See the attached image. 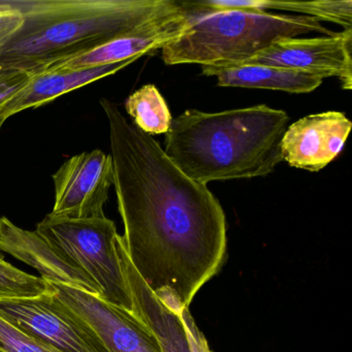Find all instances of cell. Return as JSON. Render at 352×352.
<instances>
[{"label": "cell", "mask_w": 352, "mask_h": 352, "mask_svg": "<svg viewBox=\"0 0 352 352\" xmlns=\"http://www.w3.org/2000/svg\"><path fill=\"white\" fill-rule=\"evenodd\" d=\"M100 104L109 123L113 185L129 261L160 300L188 309L223 263V209L207 185L187 177L114 102L102 98Z\"/></svg>", "instance_id": "obj_1"}, {"label": "cell", "mask_w": 352, "mask_h": 352, "mask_svg": "<svg viewBox=\"0 0 352 352\" xmlns=\"http://www.w3.org/2000/svg\"><path fill=\"white\" fill-rule=\"evenodd\" d=\"M13 1L24 22L0 48V67L32 76L183 11L174 0Z\"/></svg>", "instance_id": "obj_2"}, {"label": "cell", "mask_w": 352, "mask_h": 352, "mask_svg": "<svg viewBox=\"0 0 352 352\" xmlns=\"http://www.w3.org/2000/svg\"><path fill=\"white\" fill-rule=\"evenodd\" d=\"M288 120L286 112L265 104L218 113L185 111L173 119L164 150L201 184L267 176L282 162Z\"/></svg>", "instance_id": "obj_3"}, {"label": "cell", "mask_w": 352, "mask_h": 352, "mask_svg": "<svg viewBox=\"0 0 352 352\" xmlns=\"http://www.w3.org/2000/svg\"><path fill=\"white\" fill-rule=\"evenodd\" d=\"M186 11L180 34L162 50L168 65H199L201 73L236 67L280 38L335 32L313 18L249 10H211L180 1Z\"/></svg>", "instance_id": "obj_4"}, {"label": "cell", "mask_w": 352, "mask_h": 352, "mask_svg": "<svg viewBox=\"0 0 352 352\" xmlns=\"http://www.w3.org/2000/svg\"><path fill=\"white\" fill-rule=\"evenodd\" d=\"M36 230L89 276L100 289V298L133 312L131 288L118 252L120 234L114 221L106 216L59 219L47 215Z\"/></svg>", "instance_id": "obj_5"}, {"label": "cell", "mask_w": 352, "mask_h": 352, "mask_svg": "<svg viewBox=\"0 0 352 352\" xmlns=\"http://www.w3.org/2000/svg\"><path fill=\"white\" fill-rule=\"evenodd\" d=\"M0 317L60 352H109L98 335L51 288L32 298H0Z\"/></svg>", "instance_id": "obj_6"}, {"label": "cell", "mask_w": 352, "mask_h": 352, "mask_svg": "<svg viewBox=\"0 0 352 352\" xmlns=\"http://www.w3.org/2000/svg\"><path fill=\"white\" fill-rule=\"evenodd\" d=\"M55 199L50 217H104L109 191L114 184L112 156L102 150L72 156L52 176Z\"/></svg>", "instance_id": "obj_7"}, {"label": "cell", "mask_w": 352, "mask_h": 352, "mask_svg": "<svg viewBox=\"0 0 352 352\" xmlns=\"http://www.w3.org/2000/svg\"><path fill=\"white\" fill-rule=\"evenodd\" d=\"M49 284L55 296L98 335L109 352H164L155 333L135 312L77 288Z\"/></svg>", "instance_id": "obj_8"}, {"label": "cell", "mask_w": 352, "mask_h": 352, "mask_svg": "<svg viewBox=\"0 0 352 352\" xmlns=\"http://www.w3.org/2000/svg\"><path fill=\"white\" fill-rule=\"evenodd\" d=\"M352 30L310 38H280L239 65H263L324 79L336 77L352 88ZM238 67V65H236Z\"/></svg>", "instance_id": "obj_9"}, {"label": "cell", "mask_w": 352, "mask_h": 352, "mask_svg": "<svg viewBox=\"0 0 352 352\" xmlns=\"http://www.w3.org/2000/svg\"><path fill=\"white\" fill-rule=\"evenodd\" d=\"M118 252L131 288L133 312L152 329L164 352H211L188 309H175L160 300L141 279L129 261L119 236Z\"/></svg>", "instance_id": "obj_10"}, {"label": "cell", "mask_w": 352, "mask_h": 352, "mask_svg": "<svg viewBox=\"0 0 352 352\" xmlns=\"http://www.w3.org/2000/svg\"><path fill=\"white\" fill-rule=\"evenodd\" d=\"M352 123L342 112L308 115L287 127L281 142L282 162L319 172L343 150Z\"/></svg>", "instance_id": "obj_11"}, {"label": "cell", "mask_w": 352, "mask_h": 352, "mask_svg": "<svg viewBox=\"0 0 352 352\" xmlns=\"http://www.w3.org/2000/svg\"><path fill=\"white\" fill-rule=\"evenodd\" d=\"M0 250L34 267L49 283L77 288L100 296L98 285L71 259L53 247L36 230H24L0 216Z\"/></svg>", "instance_id": "obj_12"}, {"label": "cell", "mask_w": 352, "mask_h": 352, "mask_svg": "<svg viewBox=\"0 0 352 352\" xmlns=\"http://www.w3.org/2000/svg\"><path fill=\"white\" fill-rule=\"evenodd\" d=\"M185 18L186 11L183 8L180 13L146 24L139 30L119 36L89 52L63 61L49 69L94 67L131 59L138 60L144 55L160 50L166 43L176 38L182 30Z\"/></svg>", "instance_id": "obj_13"}, {"label": "cell", "mask_w": 352, "mask_h": 352, "mask_svg": "<svg viewBox=\"0 0 352 352\" xmlns=\"http://www.w3.org/2000/svg\"><path fill=\"white\" fill-rule=\"evenodd\" d=\"M135 61L131 59L122 63L80 69H53L38 74L32 77L23 89L0 107V118L6 122L22 111L40 108L63 94L114 75Z\"/></svg>", "instance_id": "obj_14"}, {"label": "cell", "mask_w": 352, "mask_h": 352, "mask_svg": "<svg viewBox=\"0 0 352 352\" xmlns=\"http://www.w3.org/2000/svg\"><path fill=\"white\" fill-rule=\"evenodd\" d=\"M203 75L217 78L218 86L221 87L254 88L288 94H310L323 82L316 76L263 65H238L206 72Z\"/></svg>", "instance_id": "obj_15"}, {"label": "cell", "mask_w": 352, "mask_h": 352, "mask_svg": "<svg viewBox=\"0 0 352 352\" xmlns=\"http://www.w3.org/2000/svg\"><path fill=\"white\" fill-rule=\"evenodd\" d=\"M195 7L211 10H267L292 12L296 15L327 21L352 30L351 0H316V1H281V0H199L190 1Z\"/></svg>", "instance_id": "obj_16"}, {"label": "cell", "mask_w": 352, "mask_h": 352, "mask_svg": "<svg viewBox=\"0 0 352 352\" xmlns=\"http://www.w3.org/2000/svg\"><path fill=\"white\" fill-rule=\"evenodd\" d=\"M125 110L133 123L146 135H166L172 124L170 109L153 84H148L133 92L125 100Z\"/></svg>", "instance_id": "obj_17"}, {"label": "cell", "mask_w": 352, "mask_h": 352, "mask_svg": "<svg viewBox=\"0 0 352 352\" xmlns=\"http://www.w3.org/2000/svg\"><path fill=\"white\" fill-rule=\"evenodd\" d=\"M49 289V282L20 271L0 254V298H32L46 294Z\"/></svg>", "instance_id": "obj_18"}, {"label": "cell", "mask_w": 352, "mask_h": 352, "mask_svg": "<svg viewBox=\"0 0 352 352\" xmlns=\"http://www.w3.org/2000/svg\"><path fill=\"white\" fill-rule=\"evenodd\" d=\"M0 350L3 352H60L16 329L0 317Z\"/></svg>", "instance_id": "obj_19"}, {"label": "cell", "mask_w": 352, "mask_h": 352, "mask_svg": "<svg viewBox=\"0 0 352 352\" xmlns=\"http://www.w3.org/2000/svg\"><path fill=\"white\" fill-rule=\"evenodd\" d=\"M24 18L13 0H0V48L23 25Z\"/></svg>", "instance_id": "obj_20"}, {"label": "cell", "mask_w": 352, "mask_h": 352, "mask_svg": "<svg viewBox=\"0 0 352 352\" xmlns=\"http://www.w3.org/2000/svg\"><path fill=\"white\" fill-rule=\"evenodd\" d=\"M34 76L20 69L0 67V107L23 89Z\"/></svg>", "instance_id": "obj_21"}, {"label": "cell", "mask_w": 352, "mask_h": 352, "mask_svg": "<svg viewBox=\"0 0 352 352\" xmlns=\"http://www.w3.org/2000/svg\"><path fill=\"white\" fill-rule=\"evenodd\" d=\"M3 124H5V121L0 118V131H1V129H3Z\"/></svg>", "instance_id": "obj_22"}, {"label": "cell", "mask_w": 352, "mask_h": 352, "mask_svg": "<svg viewBox=\"0 0 352 352\" xmlns=\"http://www.w3.org/2000/svg\"><path fill=\"white\" fill-rule=\"evenodd\" d=\"M0 352H3V351H1V350H0Z\"/></svg>", "instance_id": "obj_23"}]
</instances>
